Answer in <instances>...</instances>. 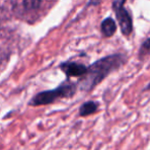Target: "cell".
<instances>
[{"label": "cell", "mask_w": 150, "mask_h": 150, "mask_svg": "<svg viewBox=\"0 0 150 150\" xmlns=\"http://www.w3.org/2000/svg\"><path fill=\"white\" fill-rule=\"evenodd\" d=\"M125 56L122 54H114L104 57L88 67L86 73L78 81L79 90L90 92L95 86L103 81L110 73L119 69L125 62Z\"/></svg>", "instance_id": "cell-1"}, {"label": "cell", "mask_w": 150, "mask_h": 150, "mask_svg": "<svg viewBox=\"0 0 150 150\" xmlns=\"http://www.w3.org/2000/svg\"><path fill=\"white\" fill-rule=\"evenodd\" d=\"M76 88H77V84L74 82H65L54 90L38 93L31 99L29 105L34 107L43 106V105L52 104L58 99L71 98L76 93Z\"/></svg>", "instance_id": "cell-2"}, {"label": "cell", "mask_w": 150, "mask_h": 150, "mask_svg": "<svg viewBox=\"0 0 150 150\" xmlns=\"http://www.w3.org/2000/svg\"><path fill=\"white\" fill-rule=\"evenodd\" d=\"M125 1L127 0H113L112 7L122 35L129 36L133 31V20H132L131 13L125 7Z\"/></svg>", "instance_id": "cell-3"}, {"label": "cell", "mask_w": 150, "mask_h": 150, "mask_svg": "<svg viewBox=\"0 0 150 150\" xmlns=\"http://www.w3.org/2000/svg\"><path fill=\"white\" fill-rule=\"evenodd\" d=\"M60 69L68 77H82L88 71V67L74 62H65L60 65Z\"/></svg>", "instance_id": "cell-4"}, {"label": "cell", "mask_w": 150, "mask_h": 150, "mask_svg": "<svg viewBox=\"0 0 150 150\" xmlns=\"http://www.w3.org/2000/svg\"><path fill=\"white\" fill-rule=\"evenodd\" d=\"M101 30L104 36L106 37H111L114 35L116 31V23L112 18H106L101 24Z\"/></svg>", "instance_id": "cell-5"}, {"label": "cell", "mask_w": 150, "mask_h": 150, "mask_svg": "<svg viewBox=\"0 0 150 150\" xmlns=\"http://www.w3.org/2000/svg\"><path fill=\"white\" fill-rule=\"evenodd\" d=\"M98 110V103L94 102V101H88V102L83 103L79 108V115L82 117L88 116V115L94 114L96 111Z\"/></svg>", "instance_id": "cell-6"}, {"label": "cell", "mask_w": 150, "mask_h": 150, "mask_svg": "<svg viewBox=\"0 0 150 150\" xmlns=\"http://www.w3.org/2000/svg\"><path fill=\"white\" fill-rule=\"evenodd\" d=\"M42 0H23V5L27 11H35L41 5Z\"/></svg>", "instance_id": "cell-7"}, {"label": "cell", "mask_w": 150, "mask_h": 150, "mask_svg": "<svg viewBox=\"0 0 150 150\" xmlns=\"http://www.w3.org/2000/svg\"><path fill=\"white\" fill-rule=\"evenodd\" d=\"M150 52V38L146 39L145 41L142 43L141 47L139 50V57L140 58H144L147 54H149Z\"/></svg>", "instance_id": "cell-8"}, {"label": "cell", "mask_w": 150, "mask_h": 150, "mask_svg": "<svg viewBox=\"0 0 150 150\" xmlns=\"http://www.w3.org/2000/svg\"><path fill=\"white\" fill-rule=\"evenodd\" d=\"M148 90H150V82H149V83H148V86L145 88V91H148Z\"/></svg>", "instance_id": "cell-9"}]
</instances>
